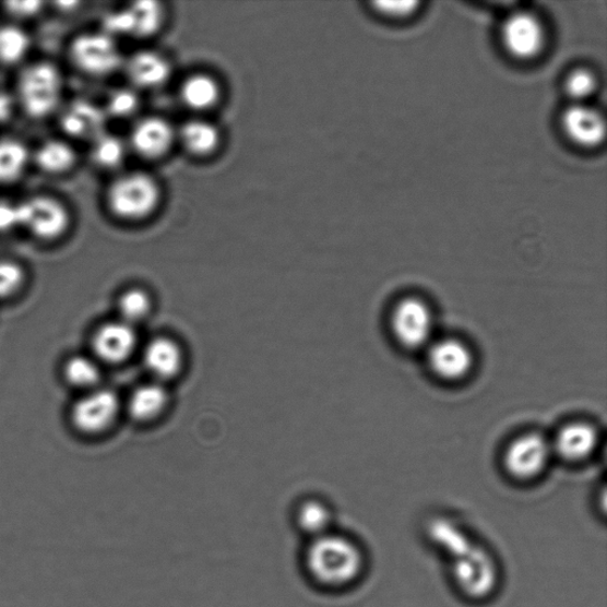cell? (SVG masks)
Instances as JSON below:
<instances>
[{"instance_id": "1", "label": "cell", "mask_w": 607, "mask_h": 607, "mask_svg": "<svg viewBox=\"0 0 607 607\" xmlns=\"http://www.w3.org/2000/svg\"><path fill=\"white\" fill-rule=\"evenodd\" d=\"M306 568L314 583L338 590L350 586L361 576L365 557L348 537L330 532L311 540L306 551Z\"/></svg>"}, {"instance_id": "2", "label": "cell", "mask_w": 607, "mask_h": 607, "mask_svg": "<svg viewBox=\"0 0 607 607\" xmlns=\"http://www.w3.org/2000/svg\"><path fill=\"white\" fill-rule=\"evenodd\" d=\"M162 191L156 179L144 172L122 175L109 186L106 203L110 213L123 221H142L156 212Z\"/></svg>"}, {"instance_id": "3", "label": "cell", "mask_w": 607, "mask_h": 607, "mask_svg": "<svg viewBox=\"0 0 607 607\" xmlns=\"http://www.w3.org/2000/svg\"><path fill=\"white\" fill-rule=\"evenodd\" d=\"M62 94V74L59 68L50 62L27 66L20 75L16 100L27 117H49L60 106Z\"/></svg>"}, {"instance_id": "4", "label": "cell", "mask_w": 607, "mask_h": 607, "mask_svg": "<svg viewBox=\"0 0 607 607\" xmlns=\"http://www.w3.org/2000/svg\"><path fill=\"white\" fill-rule=\"evenodd\" d=\"M452 576L463 595L475 600L489 597L499 583L498 564L476 545L452 559Z\"/></svg>"}, {"instance_id": "5", "label": "cell", "mask_w": 607, "mask_h": 607, "mask_svg": "<svg viewBox=\"0 0 607 607\" xmlns=\"http://www.w3.org/2000/svg\"><path fill=\"white\" fill-rule=\"evenodd\" d=\"M118 395L108 389H95L82 394L69 409V422L73 430L86 437L107 432L118 418Z\"/></svg>"}, {"instance_id": "6", "label": "cell", "mask_w": 607, "mask_h": 607, "mask_svg": "<svg viewBox=\"0 0 607 607\" xmlns=\"http://www.w3.org/2000/svg\"><path fill=\"white\" fill-rule=\"evenodd\" d=\"M21 228L44 242L61 239L71 226V213L58 199L35 197L20 203Z\"/></svg>"}, {"instance_id": "7", "label": "cell", "mask_w": 607, "mask_h": 607, "mask_svg": "<svg viewBox=\"0 0 607 607\" xmlns=\"http://www.w3.org/2000/svg\"><path fill=\"white\" fill-rule=\"evenodd\" d=\"M69 55L80 72L94 78L112 74L122 64L115 37L106 33H87L75 37Z\"/></svg>"}, {"instance_id": "8", "label": "cell", "mask_w": 607, "mask_h": 607, "mask_svg": "<svg viewBox=\"0 0 607 607\" xmlns=\"http://www.w3.org/2000/svg\"><path fill=\"white\" fill-rule=\"evenodd\" d=\"M501 39L509 55L519 60L539 57L546 45L543 22L531 12H515L503 23Z\"/></svg>"}, {"instance_id": "9", "label": "cell", "mask_w": 607, "mask_h": 607, "mask_svg": "<svg viewBox=\"0 0 607 607\" xmlns=\"http://www.w3.org/2000/svg\"><path fill=\"white\" fill-rule=\"evenodd\" d=\"M433 326L431 309L418 298L412 297L400 301L393 311V333L406 348L416 349L429 344Z\"/></svg>"}, {"instance_id": "10", "label": "cell", "mask_w": 607, "mask_h": 607, "mask_svg": "<svg viewBox=\"0 0 607 607\" xmlns=\"http://www.w3.org/2000/svg\"><path fill=\"white\" fill-rule=\"evenodd\" d=\"M550 441L539 433H527L513 441L505 451L508 473L517 479L529 480L540 476L554 454Z\"/></svg>"}, {"instance_id": "11", "label": "cell", "mask_w": 607, "mask_h": 607, "mask_svg": "<svg viewBox=\"0 0 607 607\" xmlns=\"http://www.w3.org/2000/svg\"><path fill=\"white\" fill-rule=\"evenodd\" d=\"M93 357L99 364L119 365L129 360L136 347L133 325L122 321L107 322L94 331Z\"/></svg>"}, {"instance_id": "12", "label": "cell", "mask_w": 607, "mask_h": 607, "mask_svg": "<svg viewBox=\"0 0 607 607\" xmlns=\"http://www.w3.org/2000/svg\"><path fill=\"white\" fill-rule=\"evenodd\" d=\"M562 129L570 140L582 147H596L605 138V119L596 108L586 104H573L564 110Z\"/></svg>"}, {"instance_id": "13", "label": "cell", "mask_w": 607, "mask_h": 607, "mask_svg": "<svg viewBox=\"0 0 607 607\" xmlns=\"http://www.w3.org/2000/svg\"><path fill=\"white\" fill-rule=\"evenodd\" d=\"M174 141L172 127L159 117H147L135 122L130 135L132 150L147 159H158L167 155Z\"/></svg>"}, {"instance_id": "14", "label": "cell", "mask_w": 607, "mask_h": 607, "mask_svg": "<svg viewBox=\"0 0 607 607\" xmlns=\"http://www.w3.org/2000/svg\"><path fill=\"white\" fill-rule=\"evenodd\" d=\"M429 362L439 378L459 381L471 374L474 355L471 348L459 340H441L432 344Z\"/></svg>"}, {"instance_id": "15", "label": "cell", "mask_w": 607, "mask_h": 607, "mask_svg": "<svg viewBox=\"0 0 607 607\" xmlns=\"http://www.w3.org/2000/svg\"><path fill=\"white\" fill-rule=\"evenodd\" d=\"M106 112L86 100L69 104L61 116L62 130L76 140L95 141L105 133Z\"/></svg>"}, {"instance_id": "16", "label": "cell", "mask_w": 607, "mask_h": 607, "mask_svg": "<svg viewBox=\"0 0 607 607\" xmlns=\"http://www.w3.org/2000/svg\"><path fill=\"white\" fill-rule=\"evenodd\" d=\"M598 440L595 427L585 422H573L559 431L551 448L566 461L581 462L595 452Z\"/></svg>"}, {"instance_id": "17", "label": "cell", "mask_w": 607, "mask_h": 607, "mask_svg": "<svg viewBox=\"0 0 607 607\" xmlns=\"http://www.w3.org/2000/svg\"><path fill=\"white\" fill-rule=\"evenodd\" d=\"M127 74L132 84L140 88H157L171 75L167 59L154 51L136 52L126 63Z\"/></svg>"}, {"instance_id": "18", "label": "cell", "mask_w": 607, "mask_h": 607, "mask_svg": "<svg viewBox=\"0 0 607 607\" xmlns=\"http://www.w3.org/2000/svg\"><path fill=\"white\" fill-rule=\"evenodd\" d=\"M144 364L152 376L159 380H170L182 369L183 353L175 341L159 337L147 344Z\"/></svg>"}, {"instance_id": "19", "label": "cell", "mask_w": 607, "mask_h": 607, "mask_svg": "<svg viewBox=\"0 0 607 607\" xmlns=\"http://www.w3.org/2000/svg\"><path fill=\"white\" fill-rule=\"evenodd\" d=\"M63 381L74 390L88 392L99 388L103 377L100 364L93 356H69L62 366Z\"/></svg>"}, {"instance_id": "20", "label": "cell", "mask_w": 607, "mask_h": 607, "mask_svg": "<svg viewBox=\"0 0 607 607\" xmlns=\"http://www.w3.org/2000/svg\"><path fill=\"white\" fill-rule=\"evenodd\" d=\"M179 140L189 152L197 157H206L214 154L221 141V134L214 123L194 119L185 123L179 132Z\"/></svg>"}, {"instance_id": "21", "label": "cell", "mask_w": 607, "mask_h": 607, "mask_svg": "<svg viewBox=\"0 0 607 607\" xmlns=\"http://www.w3.org/2000/svg\"><path fill=\"white\" fill-rule=\"evenodd\" d=\"M168 393L158 383L136 389L129 400L130 416L136 421H151L160 416L168 405Z\"/></svg>"}, {"instance_id": "22", "label": "cell", "mask_w": 607, "mask_h": 607, "mask_svg": "<svg viewBox=\"0 0 607 607\" xmlns=\"http://www.w3.org/2000/svg\"><path fill=\"white\" fill-rule=\"evenodd\" d=\"M76 160V152L73 146L60 140L45 142L35 154L37 167L53 176L71 171L75 167Z\"/></svg>"}, {"instance_id": "23", "label": "cell", "mask_w": 607, "mask_h": 607, "mask_svg": "<svg viewBox=\"0 0 607 607\" xmlns=\"http://www.w3.org/2000/svg\"><path fill=\"white\" fill-rule=\"evenodd\" d=\"M221 88L218 82L206 74H195L188 78L181 88L183 104L198 112L213 108L219 100Z\"/></svg>"}, {"instance_id": "24", "label": "cell", "mask_w": 607, "mask_h": 607, "mask_svg": "<svg viewBox=\"0 0 607 607\" xmlns=\"http://www.w3.org/2000/svg\"><path fill=\"white\" fill-rule=\"evenodd\" d=\"M29 150L15 138L0 141V186L20 181L29 164Z\"/></svg>"}, {"instance_id": "25", "label": "cell", "mask_w": 607, "mask_h": 607, "mask_svg": "<svg viewBox=\"0 0 607 607\" xmlns=\"http://www.w3.org/2000/svg\"><path fill=\"white\" fill-rule=\"evenodd\" d=\"M296 521L299 529L313 540L330 533L333 516H331L330 509L324 503L310 500L298 508Z\"/></svg>"}, {"instance_id": "26", "label": "cell", "mask_w": 607, "mask_h": 607, "mask_svg": "<svg viewBox=\"0 0 607 607\" xmlns=\"http://www.w3.org/2000/svg\"><path fill=\"white\" fill-rule=\"evenodd\" d=\"M31 50V37L21 26H0V63L15 66L22 62Z\"/></svg>"}, {"instance_id": "27", "label": "cell", "mask_w": 607, "mask_h": 607, "mask_svg": "<svg viewBox=\"0 0 607 607\" xmlns=\"http://www.w3.org/2000/svg\"><path fill=\"white\" fill-rule=\"evenodd\" d=\"M92 143V160L100 168L115 169L126 159L127 145L116 135L104 133Z\"/></svg>"}, {"instance_id": "28", "label": "cell", "mask_w": 607, "mask_h": 607, "mask_svg": "<svg viewBox=\"0 0 607 607\" xmlns=\"http://www.w3.org/2000/svg\"><path fill=\"white\" fill-rule=\"evenodd\" d=\"M129 12L131 16L133 36H150L155 34L162 26L164 11L158 3H135L129 9Z\"/></svg>"}, {"instance_id": "29", "label": "cell", "mask_w": 607, "mask_h": 607, "mask_svg": "<svg viewBox=\"0 0 607 607\" xmlns=\"http://www.w3.org/2000/svg\"><path fill=\"white\" fill-rule=\"evenodd\" d=\"M151 307V298L143 289H129L118 301L120 321L131 325L141 322L150 313Z\"/></svg>"}, {"instance_id": "30", "label": "cell", "mask_w": 607, "mask_h": 607, "mask_svg": "<svg viewBox=\"0 0 607 607\" xmlns=\"http://www.w3.org/2000/svg\"><path fill=\"white\" fill-rule=\"evenodd\" d=\"M25 269L15 260L0 259V301L16 297L26 283Z\"/></svg>"}, {"instance_id": "31", "label": "cell", "mask_w": 607, "mask_h": 607, "mask_svg": "<svg viewBox=\"0 0 607 607\" xmlns=\"http://www.w3.org/2000/svg\"><path fill=\"white\" fill-rule=\"evenodd\" d=\"M564 88L574 104H586L597 90V79L588 69H575L566 79Z\"/></svg>"}, {"instance_id": "32", "label": "cell", "mask_w": 607, "mask_h": 607, "mask_svg": "<svg viewBox=\"0 0 607 607\" xmlns=\"http://www.w3.org/2000/svg\"><path fill=\"white\" fill-rule=\"evenodd\" d=\"M140 107V98L131 90H119L109 95L107 114L116 118H128Z\"/></svg>"}, {"instance_id": "33", "label": "cell", "mask_w": 607, "mask_h": 607, "mask_svg": "<svg viewBox=\"0 0 607 607\" xmlns=\"http://www.w3.org/2000/svg\"><path fill=\"white\" fill-rule=\"evenodd\" d=\"M21 228L20 203L0 201V233Z\"/></svg>"}, {"instance_id": "34", "label": "cell", "mask_w": 607, "mask_h": 607, "mask_svg": "<svg viewBox=\"0 0 607 607\" xmlns=\"http://www.w3.org/2000/svg\"><path fill=\"white\" fill-rule=\"evenodd\" d=\"M376 7L384 16L393 19H404L412 15L418 8L417 2H382L377 3Z\"/></svg>"}, {"instance_id": "35", "label": "cell", "mask_w": 607, "mask_h": 607, "mask_svg": "<svg viewBox=\"0 0 607 607\" xmlns=\"http://www.w3.org/2000/svg\"><path fill=\"white\" fill-rule=\"evenodd\" d=\"M44 3L40 2H9L5 3V11L15 19H33L43 11Z\"/></svg>"}, {"instance_id": "36", "label": "cell", "mask_w": 607, "mask_h": 607, "mask_svg": "<svg viewBox=\"0 0 607 607\" xmlns=\"http://www.w3.org/2000/svg\"><path fill=\"white\" fill-rule=\"evenodd\" d=\"M17 107V100L7 92H0V126L8 122Z\"/></svg>"}]
</instances>
